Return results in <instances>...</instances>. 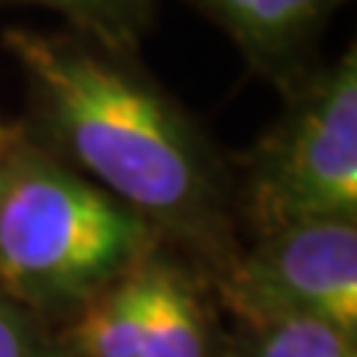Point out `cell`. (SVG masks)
Here are the masks:
<instances>
[{
    "mask_svg": "<svg viewBox=\"0 0 357 357\" xmlns=\"http://www.w3.org/2000/svg\"><path fill=\"white\" fill-rule=\"evenodd\" d=\"M227 357H357V333L321 319L236 325Z\"/></svg>",
    "mask_w": 357,
    "mask_h": 357,
    "instance_id": "obj_9",
    "label": "cell"
},
{
    "mask_svg": "<svg viewBox=\"0 0 357 357\" xmlns=\"http://www.w3.org/2000/svg\"><path fill=\"white\" fill-rule=\"evenodd\" d=\"M63 15L69 30L116 54H137L161 0H0Z\"/></svg>",
    "mask_w": 357,
    "mask_h": 357,
    "instance_id": "obj_8",
    "label": "cell"
},
{
    "mask_svg": "<svg viewBox=\"0 0 357 357\" xmlns=\"http://www.w3.org/2000/svg\"><path fill=\"white\" fill-rule=\"evenodd\" d=\"M283 110L232 164L241 238L312 220H357V48L283 89Z\"/></svg>",
    "mask_w": 357,
    "mask_h": 357,
    "instance_id": "obj_3",
    "label": "cell"
},
{
    "mask_svg": "<svg viewBox=\"0 0 357 357\" xmlns=\"http://www.w3.org/2000/svg\"><path fill=\"white\" fill-rule=\"evenodd\" d=\"M238 45L253 72L277 89L307 75L316 42L345 0H188Z\"/></svg>",
    "mask_w": 357,
    "mask_h": 357,
    "instance_id": "obj_5",
    "label": "cell"
},
{
    "mask_svg": "<svg viewBox=\"0 0 357 357\" xmlns=\"http://www.w3.org/2000/svg\"><path fill=\"white\" fill-rule=\"evenodd\" d=\"M0 357H72L63 328L0 289Z\"/></svg>",
    "mask_w": 357,
    "mask_h": 357,
    "instance_id": "obj_10",
    "label": "cell"
},
{
    "mask_svg": "<svg viewBox=\"0 0 357 357\" xmlns=\"http://www.w3.org/2000/svg\"><path fill=\"white\" fill-rule=\"evenodd\" d=\"M236 325L321 319L357 333V220H312L241 244L208 286Z\"/></svg>",
    "mask_w": 357,
    "mask_h": 357,
    "instance_id": "obj_4",
    "label": "cell"
},
{
    "mask_svg": "<svg viewBox=\"0 0 357 357\" xmlns=\"http://www.w3.org/2000/svg\"><path fill=\"white\" fill-rule=\"evenodd\" d=\"M18 134H21V119L9 122V119L0 116V161H3V155L9 152V146L18 140Z\"/></svg>",
    "mask_w": 357,
    "mask_h": 357,
    "instance_id": "obj_11",
    "label": "cell"
},
{
    "mask_svg": "<svg viewBox=\"0 0 357 357\" xmlns=\"http://www.w3.org/2000/svg\"><path fill=\"white\" fill-rule=\"evenodd\" d=\"M161 248L140 215L27 134L0 161V289L51 325L69 321Z\"/></svg>",
    "mask_w": 357,
    "mask_h": 357,
    "instance_id": "obj_2",
    "label": "cell"
},
{
    "mask_svg": "<svg viewBox=\"0 0 357 357\" xmlns=\"http://www.w3.org/2000/svg\"><path fill=\"white\" fill-rule=\"evenodd\" d=\"M146 262L149 256L102 289L63 328L72 357H137L146 304Z\"/></svg>",
    "mask_w": 357,
    "mask_h": 357,
    "instance_id": "obj_7",
    "label": "cell"
},
{
    "mask_svg": "<svg viewBox=\"0 0 357 357\" xmlns=\"http://www.w3.org/2000/svg\"><path fill=\"white\" fill-rule=\"evenodd\" d=\"M27 84L33 140L96 182L206 283L241 253L232 164L206 128L143 69L72 30L3 27Z\"/></svg>",
    "mask_w": 357,
    "mask_h": 357,
    "instance_id": "obj_1",
    "label": "cell"
},
{
    "mask_svg": "<svg viewBox=\"0 0 357 357\" xmlns=\"http://www.w3.org/2000/svg\"><path fill=\"white\" fill-rule=\"evenodd\" d=\"M229 331L206 283L158 248L146 262L137 357H227Z\"/></svg>",
    "mask_w": 357,
    "mask_h": 357,
    "instance_id": "obj_6",
    "label": "cell"
}]
</instances>
